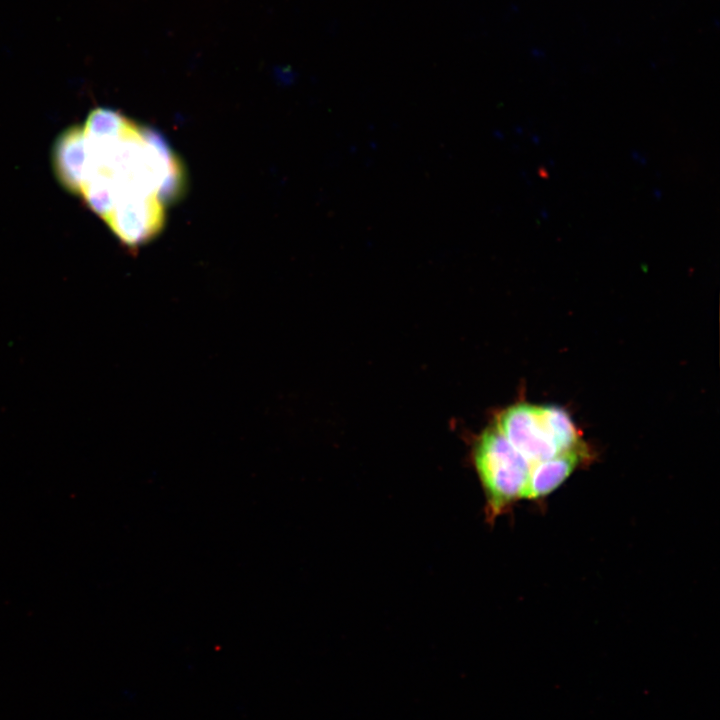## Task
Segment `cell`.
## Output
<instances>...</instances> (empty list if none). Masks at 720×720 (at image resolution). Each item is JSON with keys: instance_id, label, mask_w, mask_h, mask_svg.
Returning <instances> with one entry per match:
<instances>
[{"instance_id": "obj_5", "label": "cell", "mask_w": 720, "mask_h": 720, "mask_svg": "<svg viewBox=\"0 0 720 720\" xmlns=\"http://www.w3.org/2000/svg\"><path fill=\"white\" fill-rule=\"evenodd\" d=\"M540 174H541L542 177H547V173H546L545 170H544V171H543V170H540Z\"/></svg>"}, {"instance_id": "obj_1", "label": "cell", "mask_w": 720, "mask_h": 720, "mask_svg": "<svg viewBox=\"0 0 720 720\" xmlns=\"http://www.w3.org/2000/svg\"><path fill=\"white\" fill-rule=\"evenodd\" d=\"M52 162L59 183L130 249L162 231L185 184L183 164L160 133L103 107L58 136Z\"/></svg>"}, {"instance_id": "obj_2", "label": "cell", "mask_w": 720, "mask_h": 720, "mask_svg": "<svg viewBox=\"0 0 720 720\" xmlns=\"http://www.w3.org/2000/svg\"><path fill=\"white\" fill-rule=\"evenodd\" d=\"M473 461L485 491L490 519L523 498L531 465L495 426L483 431L476 440Z\"/></svg>"}, {"instance_id": "obj_4", "label": "cell", "mask_w": 720, "mask_h": 720, "mask_svg": "<svg viewBox=\"0 0 720 720\" xmlns=\"http://www.w3.org/2000/svg\"><path fill=\"white\" fill-rule=\"evenodd\" d=\"M591 454L585 445L531 465L523 498L539 500L555 491Z\"/></svg>"}, {"instance_id": "obj_3", "label": "cell", "mask_w": 720, "mask_h": 720, "mask_svg": "<svg viewBox=\"0 0 720 720\" xmlns=\"http://www.w3.org/2000/svg\"><path fill=\"white\" fill-rule=\"evenodd\" d=\"M495 427L530 465L561 453L540 405L509 406L497 415Z\"/></svg>"}]
</instances>
